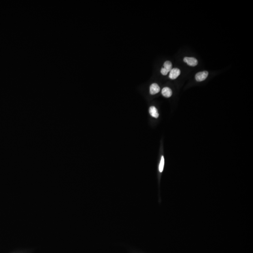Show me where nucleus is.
I'll return each mask as SVG.
<instances>
[{"instance_id":"5","label":"nucleus","mask_w":253,"mask_h":253,"mask_svg":"<svg viewBox=\"0 0 253 253\" xmlns=\"http://www.w3.org/2000/svg\"><path fill=\"white\" fill-rule=\"evenodd\" d=\"M160 90L161 89H160V87L158 85V84L154 83L150 85V92L152 95H155V94L159 92Z\"/></svg>"},{"instance_id":"1","label":"nucleus","mask_w":253,"mask_h":253,"mask_svg":"<svg viewBox=\"0 0 253 253\" xmlns=\"http://www.w3.org/2000/svg\"><path fill=\"white\" fill-rule=\"evenodd\" d=\"M172 69V64L170 61H166L164 63V68L161 69V73L163 75H167Z\"/></svg>"},{"instance_id":"6","label":"nucleus","mask_w":253,"mask_h":253,"mask_svg":"<svg viewBox=\"0 0 253 253\" xmlns=\"http://www.w3.org/2000/svg\"><path fill=\"white\" fill-rule=\"evenodd\" d=\"M162 94L163 96L166 98H169L172 95V91L170 88L168 87H165L162 90Z\"/></svg>"},{"instance_id":"8","label":"nucleus","mask_w":253,"mask_h":253,"mask_svg":"<svg viewBox=\"0 0 253 253\" xmlns=\"http://www.w3.org/2000/svg\"><path fill=\"white\" fill-rule=\"evenodd\" d=\"M165 160L163 156H162L161 158V162L159 165V172H163V169H164V167Z\"/></svg>"},{"instance_id":"2","label":"nucleus","mask_w":253,"mask_h":253,"mask_svg":"<svg viewBox=\"0 0 253 253\" xmlns=\"http://www.w3.org/2000/svg\"><path fill=\"white\" fill-rule=\"evenodd\" d=\"M208 75V72L207 71L200 72L196 74V79L197 81L201 82L206 79Z\"/></svg>"},{"instance_id":"4","label":"nucleus","mask_w":253,"mask_h":253,"mask_svg":"<svg viewBox=\"0 0 253 253\" xmlns=\"http://www.w3.org/2000/svg\"><path fill=\"white\" fill-rule=\"evenodd\" d=\"M180 71L177 68H174L171 69L169 74V78L171 79H175L179 76Z\"/></svg>"},{"instance_id":"7","label":"nucleus","mask_w":253,"mask_h":253,"mask_svg":"<svg viewBox=\"0 0 253 253\" xmlns=\"http://www.w3.org/2000/svg\"><path fill=\"white\" fill-rule=\"evenodd\" d=\"M149 113L151 116L154 118H158V117L159 114L158 113V110L154 106H152L150 107Z\"/></svg>"},{"instance_id":"3","label":"nucleus","mask_w":253,"mask_h":253,"mask_svg":"<svg viewBox=\"0 0 253 253\" xmlns=\"http://www.w3.org/2000/svg\"><path fill=\"white\" fill-rule=\"evenodd\" d=\"M184 61L190 66H196L198 64V61L195 58L186 57L184 58Z\"/></svg>"}]
</instances>
